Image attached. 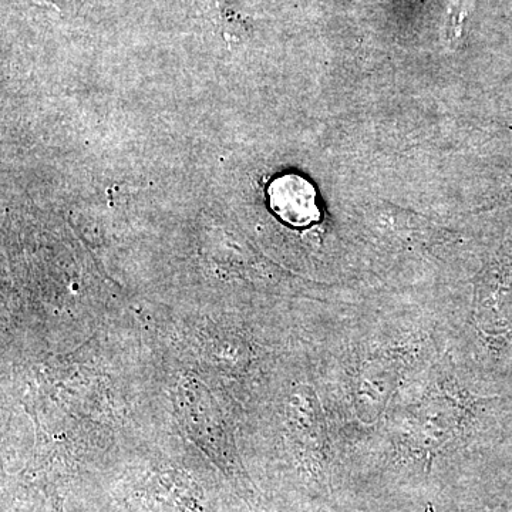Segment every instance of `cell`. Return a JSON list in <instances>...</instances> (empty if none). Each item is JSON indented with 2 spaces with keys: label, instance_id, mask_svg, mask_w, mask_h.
Wrapping results in <instances>:
<instances>
[{
  "label": "cell",
  "instance_id": "1",
  "mask_svg": "<svg viewBox=\"0 0 512 512\" xmlns=\"http://www.w3.org/2000/svg\"><path fill=\"white\" fill-rule=\"evenodd\" d=\"M338 330L332 443L342 471L406 383L448 350V328L444 315L412 313L343 318Z\"/></svg>",
  "mask_w": 512,
  "mask_h": 512
},
{
  "label": "cell",
  "instance_id": "2",
  "mask_svg": "<svg viewBox=\"0 0 512 512\" xmlns=\"http://www.w3.org/2000/svg\"><path fill=\"white\" fill-rule=\"evenodd\" d=\"M272 210L293 227H306L319 220L316 192L299 175L276 178L269 187Z\"/></svg>",
  "mask_w": 512,
  "mask_h": 512
},
{
  "label": "cell",
  "instance_id": "3",
  "mask_svg": "<svg viewBox=\"0 0 512 512\" xmlns=\"http://www.w3.org/2000/svg\"><path fill=\"white\" fill-rule=\"evenodd\" d=\"M332 512H483L474 503L470 490L447 491L427 497L409 498V500L392 501L359 505V507L340 508Z\"/></svg>",
  "mask_w": 512,
  "mask_h": 512
},
{
  "label": "cell",
  "instance_id": "4",
  "mask_svg": "<svg viewBox=\"0 0 512 512\" xmlns=\"http://www.w3.org/2000/svg\"><path fill=\"white\" fill-rule=\"evenodd\" d=\"M248 512H330L315 505L302 503L286 495L271 493L268 497L259 498L258 503Z\"/></svg>",
  "mask_w": 512,
  "mask_h": 512
},
{
  "label": "cell",
  "instance_id": "5",
  "mask_svg": "<svg viewBox=\"0 0 512 512\" xmlns=\"http://www.w3.org/2000/svg\"><path fill=\"white\" fill-rule=\"evenodd\" d=\"M101 512H110V511H107V510H106V508H104V510H103V511H101Z\"/></svg>",
  "mask_w": 512,
  "mask_h": 512
}]
</instances>
